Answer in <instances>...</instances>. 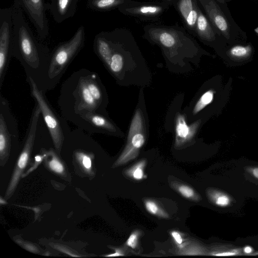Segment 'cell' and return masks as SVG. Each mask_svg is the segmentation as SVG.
Returning a JSON list of instances; mask_svg holds the SVG:
<instances>
[{"label":"cell","instance_id":"6da1fadb","mask_svg":"<svg viewBox=\"0 0 258 258\" xmlns=\"http://www.w3.org/2000/svg\"><path fill=\"white\" fill-rule=\"evenodd\" d=\"M13 25V56L23 66L27 77H31L41 90H51L48 70L51 53L39 42L26 22L18 0L11 7Z\"/></svg>","mask_w":258,"mask_h":258},{"label":"cell","instance_id":"7a4b0ae2","mask_svg":"<svg viewBox=\"0 0 258 258\" xmlns=\"http://www.w3.org/2000/svg\"><path fill=\"white\" fill-rule=\"evenodd\" d=\"M62 116L71 121L85 111H95L103 114L86 80V69L73 73L62 84L58 102Z\"/></svg>","mask_w":258,"mask_h":258},{"label":"cell","instance_id":"3957f363","mask_svg":"<svg viewBox=\"0 0 258 258\" xmlns=\"http://www.w3.org/2000/svg\"><path fill=\"white\" fill-rule=\"evenodd\" d=\"M85 31L80 26L72 38L58 44L51 53L48 79L51 89L57 84L69 65L84 46Z\"/></svg>","mask_w":258,"mask_h":258},{"label":"cell","instance_id":"277c9868","mask_svg":"<svg viewBox=\"0 0 258 258\" xmlns=\"http://www.w3.org/2000/svg\"><path fill=\"white\" fill-rule=\"evenodd\" d=\"M27 79L30 87L31 96L40 108L55 148L60 152L63 141L70 132L69 126L64 121V118L57 114L50 105L45 95V91L38 88L32 78L27 77Z\"/></svg>","mask_w":258,"mask_h":258},{"label":"cell","instance_id":"5b68a950","mask_svg":"<svg viewBox=\"0 0 258 258\" xmlns=\"http://www.w3.org/2000/svg\"><path fill=\"white\" fill-rule=\"evenodd\" d=\"M41 111L36 103L26 131L22 150L17 162L11 180L7 189L5 198L9 199L13 195L21 175L26 166L34 143L39 118Z\"/></svg>","mask_w":258,"mask_h":258},{"label":"cell","instance_id":"8992f818","mask_svg":"<svg viewBox=\"0 0 258 258\" xmlns=\"http://www.w3.org/2000/svg\"><path fill=\"white\" fill-rule=\"evenodd\" d=\"M19 138L18 124L8 100L0 95V157L4 161L10 155L12 144Z\"/></svg>","mask_w":258,"mask_h":258},{"label":"cell","instance_id":"52a82bcc","mask_svg":"<svg viewBox=\"0 0 258 258\" xmlns=\"http://www.w3.org/2000/svg\"><path fill=\"white\" fill-rule=\"evenodd\" d=\"M13 25L12 8L0 9V89L13 56Z\"/></svg>","mask_w":258,"mask_h":258},{"label":"cell","instance_id":"ba28073f","mask_svg":"<svg viewBox=\"0 0 258 258\" xmlns=\"http://www.w3.org/2000/svg\"><path fill=\"white\" fill-rule=\"evenodd\" d=\"M168 4L159 1L138 2L131 0L121 6L118 10L122 14L142 21H158L170 7Z\"/></svg>","mask_w":258,"mask_h":258},{"label":"cell","instance_id":"9c48e42d","mask_svg":"<svg viewBox=\"0 0 258 258\" xmlns=\"http://www.w3.org/2000/svg\"><path fill=\"white\" fill-rule=\"evenodd\" d=\"M145 142L143 119L141 112L138 109L136 111L130 125L126 146L118 161L122 164L136 158Z\"/></svg>","mask_w":258,"mask_h":258},{"label":"cell","instance_id":"30bf717a","mask_svg":"<svg viewBox=\"0 0 258 258\" xmlns=\"http://www.w3.org/2000/svg\"><path fill=\"white\" fill-rule=\"evenodd\" d=\"M70 121L88 133L116 132L115 127L103 114L95 111L82 112Z\"/></svg>","mask_w":258,"mask_h":258},{"label":"cell","instance_id":"8fae6325","mask_svg":"<svg viewBox=\"0 0 258 258\" xmlns=\"http://www.w3.org/2000/svg\"><path fill=\"white\" fill-rule=\"evenodd\" d=\"M22 9L28 16L41 39H45L49 33L47 10L44 0H18Z\"/></svg>","mask_w":258,"mask_h":258},{"label":"cell","instance_id":"7c38bea8","mask_svg":"<svg viewBox=\"0 0 258 258\" xmlns=\"http://www.w3.org/2000/svg\"><path fill=\"white\" fill-rule=\"evenodd\" d=\"M197 0H177L174 7L177 12L184 28L196 36L197 21L200 10Z\"/></svg>","mask_w":258,"mask_h":258},{"label":"cell","instance_id":"4fadbf2b","mask_svg":"<svg viewBox=\"0 0 258 258\" xmlns=\"http://www.w3.org/2000/svg\"><path fill=\"white\" fill-rule=\"evenodd\" d=\"M78 1L50 0V3H47L46 7L54 20L59 24L74 16Z\"/></svg>","mask_w":258,"mask_h":258},{"label":"cell","instance_id":"5bb4252c","mask_svg":"<svg viewBox=\"0 0 258 258\" xmlns=\"http://www.w3.org/2000/svg\"><path fill=\"white\" fill-rule=\"evenodd\" d=\"M200 122L187 125L184 116L180 114L176 117L175 124L176 144L180 145L190 140L196 133Z\"/></svg>","mask_w":258,"mask_h":258},{"label":"cell","instance_id":"9a60e30c","mask_svg":"<svg viewBox=\"0 0 258 258\" xmlns=\"http://www.w3.org/2000/svg\"><path fill=\"white\" fill-rule=\"evenodd\" d=\"M196 36L201 40L211 42L215 39V32L209 20L200 9L196 27Z\"/></svg>","mask_w":258,"mask_h":258},{"label":"cell","instance_id":"2e32d148","mask_svg":"<svg viewBox=\"0 0 258 258\" xmlns=\"http://www.w3.org/2000/svg\"><path fill=\"white\" fill-rule=\"evenodd\" d=\"M131 0H88V7L95 11L107 12L118 9Z\"/></svg>","mask_w":258,"mask_h":258},{"label":"cell","instance_id":"e0dca14e","mask_svg":"<svg viewBox=\"0 0 258 258\" xmlns=\"http://www.w3.org/2000/svg\"><path fill=\"white\" fill-rule=\"evenodd\" d=\"M207 194L210 201L217 206L226 207L229 206L232 202L230 197L220 190L210 188L207 190Z\"/></svg>","mask_w":258,"mask_h":258},{"label":"cell","instance_id":"ac0fdd59","mask_svg":"<svg viewBox=\"0 0 258 258\" xmlns=\"http://www.w3.org/2000/svg\"><path fill=\"white\" fill-rule=\"evenodd\" d=\"M215 91L210 89L205 92L195 104L193 113L196 114L203 110L206 106L212 102L214 99Z\"/></svg>","mask_w":258,"mask_h":258},{"label":"cell","instance_id":"d6986e66","mask_svg":"<svg viewBox=\"0 0 258 258\" xmlns=\"http://www.w3.org/2000/svg\"><path fill=\"white\" fill-rule=\"evenodd\" d=\"M49 152L51 156V158L46 162L48 168L56 173L64 174V167L55 153L51 150H49Z\"/></svg>","mask_w":258,"mask_h":258},{"label":"cell","instance_id":"ffe728a7","mask_svg":"<svg viewBox=\"0 0 258 258\" xmlns=\"http://www.w3.org/2000/svg\"><path fill=\"white\" fill-rule=\"evenodd\" d=\"M75 158L78 162L87 172L91 170L92 161L90 154L82 151L80 149H78L74 152Z\"/></svg>","mask_w":258,"mask_h":258},{"label":"cell","instance_id":"44dd1931","mask_svg":"<svg viewBox=\"0 0 258 258\" xmlns=\"http://www.w3.org/2000/svg\"><path fill=\"white\" fill-rule=\"evenodd\" d=\"M251 52V48L249 46H235L229 50V54L232 57L238 59L244 58L248 56Z\"/></svg>","mask_w":258,"mask_h":258},{"label":"cell","instance_id":"7402d4cb","mask_svg":"<svg viewBox=\"0 0 258 258\" xmlns=\"http://www.w3.org/2000/svg\"><path fill=\"white\" fill-rule=\"evenodd\" d=\"M145 161H141L138 163L127 171V175L132 178L140 180L144 177V167L145 165Z\"/></svg>","mask_w":258,"mask_h":258},{"label":"cell","instance_id":"603a6c76","mask_svg":"<svg viewBox=\"0 0 258 258\" xmlns=\"http://www.w3.org/2000/svg\"><path fill=\"white\" fill-rule=\"evenodd\" d=\"M176 190L185 198L194 200H199V197L194 189L187 185L184 184L178 185L176 186Z\"/></svg>","mask_w":258,"mask_h":258},{"label":"cell","instance_id":"cb8c5ba5","mask_svg":"<svg viewBox=\"0 0 258 258\" xmlns=\"http://www.w3.org/2000/svg\"><path fill=\"white\" fill-rule=\"evenodd\" d=\"M145 205L147 210L151 214L163 217H167L158 205L153 201L147 200L145 202Z\"/></svg>","mask_w":258,"mask_h":258},{"label":"cell","instance_id":"d4e9b609","mask_svg":"<svg viewBox=\"0 0 258 258\" xmlns=\"http://www.w3.org/2000/svg\"><path fill=\"white\" fill-rule=\"evenodd\" d=\"M139 235L138 231L132 233L126 241L127 245L133 249L136 248L138 242Z\"/></svg>","mask_w":258,"mask_h":258},{"label":"cell","instance_id":"484cf974","mask_svg":"<svg viewBox=\"0 0 258 258\" xmlns=\"http://www.w3.org/2000/svg\"><path fill=\"white\" fill-rule=\"evenodd\" d=\"M171 235L177 244L181 245L183 243L182 238L179 232L173 231L171 232Z\"/></svg>","mask_w":258,"mask_h":258},{"label":"cell","instance_id":"4316f807","mask_svg":"<svg viewBox=\"0 0 258 258\" xmlns=\"http://www.w3.org/2000/svg\"><path fill=\"white\" fill-rule=\"evenodd\" d=\"M246 170L254 178L258 179V167H247Z\"/></svg>","mask_w":258,"mask_h":258},{"label":"cell","instance_id":"83f0119b","mask_svg":"<svg viewBox=\"0 0 258 258\" xmlns=\"http://www.w3.org/2000/svg\"><path fill=\"white\" fill-rule=\"evenodd\" d=\"M124 255L123 253H122V252L121 250L116 249L114 253L107 255L105 256H108V257H109V256H121V255Z\"/></svg>","mask_w":258,"mask_h":258},{"label":"cell","instance_id":"f1b7e54d","mask_svg":"<svg viewBox=\"0 0 258 258\" xmlns=\"http://www.w3.org/2000/svg\"><path fill=\"white\" fill-rule=\"evenodd\" d=\"M154 1H159V2H165L170 6H174V5L175 4L177 0H153Z\"/></svg>","mask_w":258,"mask_h":258}]
</instances>
